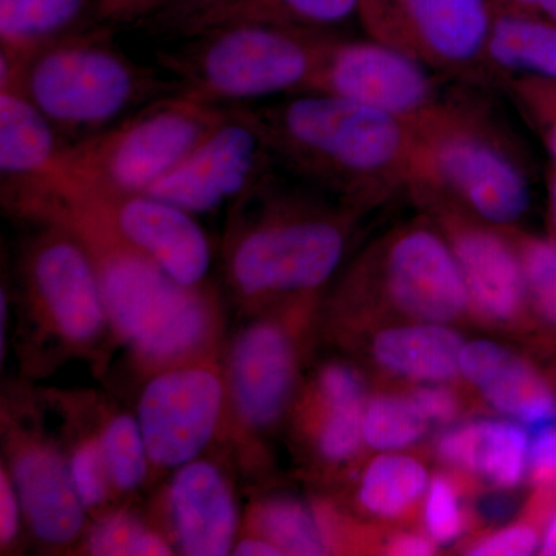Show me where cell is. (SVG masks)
<instances>
[{"label": "cell", "mask_w": 556, "mask_h": 556, "mask_svg": "<svg viewBox=\"0 0 556 556\" xmlns=\"http://www.w3.org/2000/svg\"><path fill=\"white\" fill-rule=\"evenodd\" d=\"M91 0H0V54L30 62L50 40L79 27Z\"/></svg>", "instance_id": "obj_27"}, {"label": "cell", "mask_w": 556, "mask_h": 556, "mask_svg": "<svg viewBox=\"0 0 556 556\" xmlns=\"http://www.w3.org/2000/svg\"><path fill=\"white\" fill-rule=\"evenodd\" d=\"M255 530L281 555L320 556L332 551L331 538L320 515L298 497H269L260 504Z\"/></svg>", "instance_id": "obj_28"}, {"label": "cell", "mask_w": 556, "mask_h": 556, "mask_svg": "<svg viewBox=\"0 0 556 556\" xmlns=\"http://www.w3.org/2000/svg\"><path fill=\"white\" fill-rule=\"evenodd\" d=\"M229 112L230 105L175 91L134 110L113 127L64 146L53 169L94 189L148 193L188 159Z\"/></svg>", "instance_id": "obj_7"}, {"label": "cell", "mask_w": 556, "mask_h": 556, "mask_svg": "<svg viewBox=\"0 0 556 556\" xmlns=\"http://www.w3.org/2000/svg\"><path fill=\"white\" fill-rule=\"evenodd\" d=\"M100 442L113 490L130 493L139 489L152 464L138 417L113 416L102 427Z\"/></svg>", "instance_id": "obj_31"}, {"label": "cell", "mask_w": 556, "mask_h": 556, "mask_svg": "<svg viewBox=\"0 0 556 556\" xmlns=\"http://www.w3.org/2000/svg\"><path fill=\"white\" fill-rule=\"evenodd\" d=\"M530 447L529 428L501 416L453 424L439 434L434 453L452 473L515 492L529 481Z\"/></svg>", "instance_id": "obj_20"}, {"label": "cell", "mask_w": 556, "mask_h": 556, "mask_svg": "<svg viewBox=\"0 0 556 556\" xmlns=\"http://www.w3.org/2000/svg\"><path fill=\"white\" fill-rule=\"evenodd\" d=\"M300 369L291 320L265 317L241 329L230 345L226 387L241 426L268 431L291 407Z\"/></svg>", "instance_id": "obj_16"}, {"label": "cell", "mask_w": 556, "mask_h": 556, "mask_svg": "<svg viewBox=\"0 0 556 556\" xmlns=\"http://www.w3.org/2000/svg\"><path fill=\"white\" fill-rule=\"evenodd\" d=\"M70 478L80 504L86 510H93L108 501L110 482L100 437L84 439L68 457Z\"/></svg>", "instance_id": "obj_34"}, {"label": "cell", "mask_w": 556, "mask_h": 556, "mask_svg": "<svg viewBox=\"0 0 556 556\" xmlns=\"http://www.w3.org/2000/svg\"><path fill=\"white\" fill-rule=\"evenodd\" d=\"M409 124L408 195L417 206L444 204L496 228H519L532 206V181L525 155L485 101L444 93Z\"/></svg>", "instance_id": "obj_4"}, {"label": "cell", "mask_w": 556, "mask_h": 556, "mask_svg": "<svg viewBox=\"0 0 556 556\" xmlns=\"http://www.w3.org/2000/svg\"><path fill=\"white\" fill-rule=\"evenodd\" d=\"M367 38L426 65L441 79L481 84L489 0H358Z\"/></svg>", "instance_id": "obj_9"}, {"label": "cell", "mask_w": 556, "mask_h": 556, "mask_svg": "<svg viewBox=\"0 0 556 556\" xmlns=\"http://www.w3.org/2000/svg\"><path fill=\"white\" fill-rule=\"evenodd\" d=\"M281 167L343 206L365 212L408 193V121L321 93L243 105Z\"/></svg>", "instance_id": "obj_2"}, {"label": "cell", "mask_w": 556, "mask_h": 556, "mask_svg": "<svg viewBox=\"0 0 556 556\" xmlns=\"http://www.w3.org/2000/svg\"><path fill=\"white\" fill-rule=\"evenodd\" d=\"M11 214L67 230L83 244L100 278L110 329L144 367H172L206 357L217 334V308L203 287L179 285L148 255L126 243L83 189L53 169L3 178Z\"/></svg>", "instance_id": "obj_1"}, {"label": "cell", "mask_w": 556, "mask_h": 556, "mask_svg": "<svg viewBox=\"0 0 556 556\" xmlns=\"http://www.w3.org/2000/svg\"><path fill=\"white\" fill-rule=\"evenodd\" d=\"M56 127L31 101L22 80L0 83V170L2 178L46 174L56 166L64 146Z\"/></svg>", "instance_id": "obj_23"}, {"label": "cell", "mask_w": 556, "mask_h": 556, "mask_svg": "<svg viewBox=\"0 0 556 556\" xmlns=\"http://www.w3.org/2000/svg\"><path fill=\"white\" fill-rule=\"evenodd\" d=\"M42 228L25 254L28 289L64 342L93 345L110 328L97 269L72 233L56 226Z\"/></svg>", "instance_id": "obj_14"}, {"label": "cell", "mask_w": 556, "mask_h": 556, "mask_svg": "<svg viewBox=\"0 0 556 556\" xmlns=\"http://www.w3.org/2000/svg\"><path fill=\"white\" fill-rule=\"evenodd\" d=\"M525 270L530 316L538 339L556 346V237L508 228Z\"/></svg>", "instance_id": "obj_29"}, {"label": "cell", "mask_w": 556, "mask_h": 556, "mask_svg": "<svg viewBox=\"0 0 556 556\" xmlns=\"http://www.w3.org/2000/svg\"><path fill=\"white\" fill-rule=\"evenodd\" d=\"M460 378L497 415L517 420L530 433L556 426V362L477 339L460 353Z\"/></svg>", "instance_id": "obj_17"}, {"label": "cell", "mask_w": 556, "mask_h": 556, "mask_svg": "<svg viewBox=\"0 0 556 556\" xmlns=\"http://www.w3.org/2000/svg\"><path fill=\"white\" fill-rule=\"evenodd\" d=\"M430 481V471L416 456L401 452L379 453L358 478V507L379 521H402L424 503Z\"/></svg>", "instance_id": "obj_25"}, {"label": "cell", "mask_w": 556, "mask_h": 556, "mask_svg": "<svg viewBox=\"0 0 556 556\" xmlns=\"http://www.w3.org/2000/svg\"><path fill=\"white\" fill-rule=\"evenodd\" d=\"M232 555L277 556L281 555V552L269 540L255 533V535L239 538L236 547H233Z\"/></svg>", "instance_id": "obj_42"}, {"label": "cell", "mask_w": 556, "mask_h": 556, "mask_svg": "<svg viewBox=\"0 0 556 556\" xmlns=\"http://www.w3.org/2000/svg\"><path fill=\"white\" fill-rule=\"evenodd\" d=\"M232 2L236 0H166L141 25L153 36L188 39L204 17Z\"/></svg>", "instance_id": "obj_35"}, {"label": "cell", "mask_w": 556, "mask_h": 556, "mask_svg": "<svg viewBox=\"0 0 556 556\" xmlns=\"http://www.w3.org/2000/svg\"><path fill=\"white\" fill-rule=\"evenodd\" d=\"M166 0H91L89 17L91 24L141 25L163 7Z\"/></svg>", "instance_id": "obj_38"}, {"label": "cell", "mask_w": 556, "mask_h": 556, "mask_svg": "<svg viewBox=\"0 0 556 556\" xmlns=\"http://www.w3.org/2000/svg\"><path fill=\"white\" fill-rule=\"evenodd\" d=\"M70 178L126 243L148 255L182 287L203 285L212 252L195 215L149 193L109 192Z\"/></svg>", "instance_id": "obj_15"}, {"label": "cell", "mask_w": 556, "mask_h": 556, "mask_svg": "<svg viewBox=\"0 0 556 556\" xmlns=\"http://www.w3.org/2000/svg\"><path fill=\"white\" fill-rule=\"evenodd\" d=\"M439 83L437 73L393 47L332 35L305 93L329 94L409 123L444 97Z\"/></svg>", "instance_id": "obj_12"}, {"label": "cell", "mask_w": 556, "mask_h": 556, "mask_svg": "<svg viewBox=\"0 0 556 556\" xmlns=\"http://www.w3.org/2000/svg\"><path fill=\"white\" fill-rule=\"evenodd\" d=\"M317 415L311 420L314 452L327 466L353 463L364 448L367 380L354 365L329 362L318 369L314 386Z\"/></svg>", "instance_id": "obj_22"}, {"label": "cell", "mask_w": 556, "mask_h": 556, "mask_svg": "<svg viewBox=\"0 0 556 556\" xmlns=\"http://www.w3.org/2000/svg\"><path fill=\"white\" fill-rule=\"evenodd\" d=\"M358 214L280 188L270 174L233 201L225 243L230 288L251 306L316 299L342 265Z\"/></svg>", "instance_id": "obj_3"}, {"label": "cell", "mask_w": 556, "mask_h": 556, "mask_svg": "<svg viewBox=\"0 0 556 556\" xmlns=\"http://www.w3.org/2000/svg\"><path fill=\"white\" fill-rule=\"evenodd\" d=\"M148 530L129 514H116L94 527L89 547L94 555H131Z\"/></svg>", "instance_id": "obj_36"}, {"label": "cell", "mask_w": 556, "mask_h": 556, "mask_svg": "<svg viewBox=\"0 0 556 556\" xmlns=\"http://www.w3.org/2000/svg\"><path fill=\"white\" fill-rule=\"evenodd\" d=\"M9 318V299H7L5 289H2V300H0V351L5 354V320Z\"/></svg>", "instance_id": "obj_46"}, {"label": "cell", "mask_w": 556, "mask_h": 556, "mask_svg": "<svg viewBox=\"0 0 556 556\" xmlns=\"http://www.w3.org/2000/svg\"><path fill=\"white\" fill-rule=\"evenodd\" d=\"M485 80L556 78V22L492 13L484 51Z\"/></svg>", "instance_id": "obj_24"}, {"label": "cell", "mask_w": 556, "mask_h": 556, "mask_svg": "<svg viewBox=\"0 0 556 556\" xmlns=\"http://www.w3.org/2000/svg\"><path fill=\"white\" fill-rule=\"evenodd\" d=\"M409 393L433 427L453 426L463 415L464 399L453 383H424Z\"/></svg>", "instance_id": "obj_37"}, {"label": "cell", "mask_w": 556, "mask_h": 556, "mask_svg": "<svg viewBox=\"0 0 556 556\" xmlns=\"http://www.w3.org/2000/svg\"><path fill=\"white\" fill-rule=\"evenodd\" d=\"M467 340L448 324L401 321L379 327L368 340V356L390 378L424 386L460 379Z\"/></svg>", "instance_id": "obj_21"}, {"label": "cell", "mask_w": 556, "mask_h": 556, "mask_svg": "<svg viewBox=\"0 0 556 556\" xmlns=\"http://www.w3.org/2000/svg\"><path fill=\"white\" fill-rule=\"evenodd\" d=\"M504 89L556 166V78L508 79Z\"/></svg>", "instance_id": "obj_33"}, {"label": "cell", "mask_w": 556, "mask_h": 556, "mask_svg": "<svg viewBox=\"0 0 556 556\" xmlns=\"http://www.w3.org/2000/svg\"><path fill=\"white\" fill-rule=\"evenodd\" d=\"M24 518L20 495L11 478L10 470L2 466L0 470V543L5 551L16 541Z\"/></svg>", "instance_id": "obj_40"}, {"label": "cell", "mask_w": 556, "mask_h": 556, "mask_svg": "<svg viewBox=\"0 0 556 556\" xmlns=\"http://www.w3.org/2000/svg\"><path fill=\"white\" fill-rule=\"evenodd\" d=\"M226 399L225 376L207 356L155 371L137 416L150 464L179 468L199 459L217 434Z\"/></svg>", "instance_id": "obj_10"}, {"label": "cell", "mask_w": 556, "mask_h": 556, "mask_svg": "<svg viewBox=\"0 0 556 556\" xmlns=\"http://www.w3.org/2000/svg\"><path fill=\"white\" fill-rule=\"evenodd\" d=\"M334 33L241 24L186 39L160 51L159 64L182 90L226 105L305 93Z\"/></svg>", "instance_id": "obj_6"}, {"label": "cell", "mask_w": 556, "mask_h": 556, "mask_svg": "<svg viewBox=\"0 0 556 556\" xmlns=\"http://www.w3.org/2000/svg\"><path fill=\"white\" fill-rule=\"evenodd\" d=\"M424 532L438 547H450L463 540L473 514L468 511L463 489L447 473L431 477L422 503Z\"/></svg>", "instance_id": "obj_32"}, {"label": "cell", "mask_w": 556, "mask_h": 556, "mask_svg": "<svg viewBox=\"0 0 556 556\" xmlns=\"http://www.w3.org/2000/svg\"><path fill=\"white\" fill-rule=\"evenodd\" d=\"M339 291L346 302L394 313L402 321L453 325L470 316L455 255L427 214L397 226L365 249Z\"/></svg>", "instance_id": "obj_8"}, {"label": "cell", "mask_w": 556, "mask_h": 556, "mask_svg": "<svg viewBox=\"0 0 556 556\" xmlns=\"http://www.w3.org/2000/svg\"><path fill=\"white\" fill-rule=\"evenodd\" d=\"M536 16L556 22V0H540V3H538Z\"/></svg>", "instance_id": "obj_47"}, {"label": "cell", "mask_w": 556, "mask_h": 556, "mask_svg": "<svg viewBox=\"0 0 556 556\" xmlns=\"http://www.w3.org/2000/svg\"><path fill=\"white\" fill-rule=\"evenodd\" d=\"M527 482L532 490L556 493V426L532 434Z\"/></svg>", "instance_id": "obj_39"}, {"label": "cell", "mask_w": 556, "mask_h": 556, "mask_svg": "<svg viewBox=\"0 0 556 556\" xmlns=\"http://www.w3.org/2000/svg\"><path fill=\"white\" fill-rule=\"evenodd\" d=\"M547 233L556 237V166L552 164L547 170Z\"/></svg>", "instance_id": "obj_44"}, {"label": "cell", "mask_w": 556, "mask_h": 556, "mask_svg": "<svg viewBox=\"0 0 556 556\" xmlns=\"http://www.w3.org/2000/svg\"><path fill=\"white\" fill-rule=\"evenodd\" d=\"M9 470L33 535L47 546L72 544L83 530L86 508L70 478L68 460L50 442L30 438L14 445Z\"/></svg>", "instance_id": "obj_19"}, {"label": "cell", "mask_w": 556, "mask_h": 556, "mask_svg": "<svg viewBox=\"0 0 556 556\" xmlns=\"http://www.w3.org/2000/svg\"><path fill=\"white\" fill-rule=\"evenodd\" d=\"M167 507L182 555H232L239 540V506L222 468L200 457L177 468Z\"/></svg>", "instance_id": "obj_18"}, {"label": "cell", "mask_w": 556, "mask_h": 556, "mask_svg": "<svg viewBox=\"0 0 556 556\" xmlns=\"http://www.w3.org/2000/svg\"><path fill=\"white\" fill-rule=\"evenodd\" d=\"M422 211L452 248L466 285L470 316L485 327L533 336L543 343L530 316L525 270L510 230L444 204H427Z\"/></svg>", "instance_id": "obj_11"}, {"label": "cell", "mask_w": 556, "mask_h": 556, "mask_svg": "<svg viewBox=\"0 0 556 556\" xmlns=\"http://www.w3.org/2000/svg\"><path fill=\"white\" fill-rule=\"evenodd\" d=\"M357 10L358 0H236L204 17L189 38L214 28L241 24L329 31L350 17H357Z\"/></svg>", "instance_id": "obj_26"}, {"label": "cell", "mask_w": 556, "mask_h": 556, "mask_svg": "<svg viewBox=\"0 0 556 556\" xmlns=\"http://www.w3.org/2000/svg\"><path fill=\"white\" fill-rule=\"evenodd\" d=\"M431 427L409 391H380L365 404L364 442L375 452H404L427 438Z\"/></svg>", "instance_id": "obj_30"}, {"label": "cell", "mask_w": 556, "mask_h": 556, "mask_svg": "<svg viewBox=\"0 0 556 556\" xmlns=\"http://www.w3.org/2000/svg\"><path fill=\"white\" fill-rule=\"evenodd\" d=\"M274 166L273 153L243 104L230 105L228 118L148 193L190 214H206L239 199L274 174Z\"/></svg>", "instance_id": "obj_13"}, {"label": "cell", "mask_w": 556, "mask_h": 556, "mask_svg": "<svg viewBox=\"0 0 556 556\" xmlns=\"http://www.w3.org/2000/svg\"><path fill=\"white\" fill-rule=\"evenodd\" d=\"M538 555L556 556V507L548 517L546 526H544Z\"/></svg>", "instance_id": "obj_45"}, {"label": "cell", "mask_w": 556, "mask_h": 556, "mask_svg": "<svg viewBox=\"0 0 556 556\" xmlns=\"http://www.w3.org/2000/svg\"><path fill=\"white\" fill-rule=\"evenodd\" d=\"M438 546L426 532L397 530L383 541L382 554L391 556L437 555Z\"/></svg>", "instance_id": "obj_41"}, {"label": "cell", "mask_w": 556, "mask_h": 556, "mask_svg": "<svg viewBox=\"0 0 556 556\" xmlns=\"http://www.w3.org/2000/svg\"><path fill=\"white\" fill-rule=\"evenodd\" d=\"M113 28L84 22L33 56L25 90L54 127L97 134L124 113L182 90L163 68L127 56Z\"/></svg>", "instance_id": "obj_5"}, {"label": "cell", "mask_w": 556, "mask_h": 556, "mask_svg": "<svg viewBox=\"0 0 556 556\" xmlns=\"http://www.w3.org/2000/svg\"><path fill=\"white\" fill-rule=\"evenodd\" d=\"M492 13L529 14L536 16L540 0H489Z\"/></svg>", "instance_id": "obj_43"}]
</instances>
